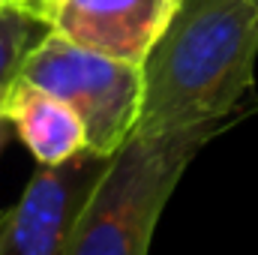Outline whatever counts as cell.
I'll return each instance as SVG.
<instances>
[{"label": "cell", "instance_id": "6da1fadb", "mask_svg": "<svg viewBox=\"0 0 258 255\" xmlns=\"http://www.w3.org/2000/svg\"><path fill=\"white\" fill-rule=\"evenodd\" d=\"M258 0H180L144 60L141 135L231 126L255 87Z\"/></svg>", "mask_w": 258, "mask_h": 255}, {"label": "cell", "instance_id": "ba28073f", "mask_svg": "<svg viewBox=\"0 0 258 255\" xmlns=\"http://www.w3.org/2000/svg\"><path fill=\"white\" fill-rule=\"evenodd\" d=\"M15 3H18V6H21V9H27V12H30V15H33V12H36V9H39V6H42V3H48V0H15Z\"/></svg>", "mask_w": 258, "mask_h": 255}, {"label": "cell", "instance_id": "8992f818", "mask_svg": "<svg viewBox=\"0 0 258 255\" xmlns=\"http://www.w3.org/2000/svg\"><path fill=\"white\" fill-rule=\"evenodd\" d=\"M0 114L30 150L36 165H63L87 153V129L81 117L54 93L15 78L0 102Z\"/></svg>", "mask_w": 258, "mask_h": 255}, {"label": "cell", "instance_id": "3957f363", "mask_svg": "<svg viewBox=\"0 0 258 255\" xmlns=\"http://www.w3.org/2000/svg\"><path fill=\"white\" fill-rule=\"evenodd\" d=\"M18 78L54 93L81 117L87 153L111 159L135 135L144 102L141 66L81 48L45 30L27 51Z\"/></svg>", "mask_w": 258, "mask_h": 255}, {"label": "cell", "instance_id": "277c9868", "mask_svg": "<svg viewBox=\"0 0 258 255\" xmlns=\"http://www.w3.org/2000/svg\"><path fill=\"white\" fill-rule=\"evenodd\" d=\"M105 162L81 153L63 165H39L21 195L0 210V255H66L78 210Z\"/></svg>", "mask_w": 258, "mask_h": 255}, {"label": "cell", "instance_id": "52a82bcc", "mask_svg": "<svg viewBox=\"0 0 258 255\" xmlns=\"http://www.w3.org/2000/svg\"><path fill=\"white\" fill-rule=\"evenodd\" d=\"M45 33V24L36 21L18 3H0V102L12 81L18 78L27 51Z\"/></svg>", "mask_w": 258, "mask_h": 255}, {"label": "cell", "instance_id": "7a4b0ae2", "mask_svg": "<svg viewBox=\"0 0 258 255\" xmlns=\"http://www.w3.org/2000/svg\"><path fill=\"white\" fill-rule=\"evenodd\" d=\"M225 126L141 135L105 162L69 234L66 255H147L159 216L195 153Z\"/></svg>", "mask_w": 258, "mask_h": 255}, {"label": "cell", "instance_id": "9c48e42d", "mask_svg": "<svg viewBox=\"0 0 258 255\" xmlns=\"http://www.w3.org/2000/svg\"><path fill=\"white\" fill-rule=\"evenodd\" d=\"M6 129H9V123H6L3 114H0V141H3V135H6Z\"/></svg>", "mask_w": 258, "mask_h": 255}, {"label": "cell", "instance_id": "5b68a950", "mask_svg": "<svg viewBox=\"0 0 258 255\" xmlns=\"http://www.w3.org/2000/svg\"><path fill=\"white\" fill-rule=\"evenodd\" d=\"M180 0H48L33 18L69 42L144 66Z\"/></svg>", "mask_w": 258, "mask_h": 255}, {"label": "cell", "instance_id": "30bf717a", "mask_svg": "<svg viewBox=\"0 0 258 255\" xmlns=\"http://www.w3.org/2000/svg\"><path fill=\"white\" fill-rule=\"evenodd\" d=\"M0 3H15V0H0Z\"/></svg>", "mask_w": 258, "mask_h": 255}]
</instances>
